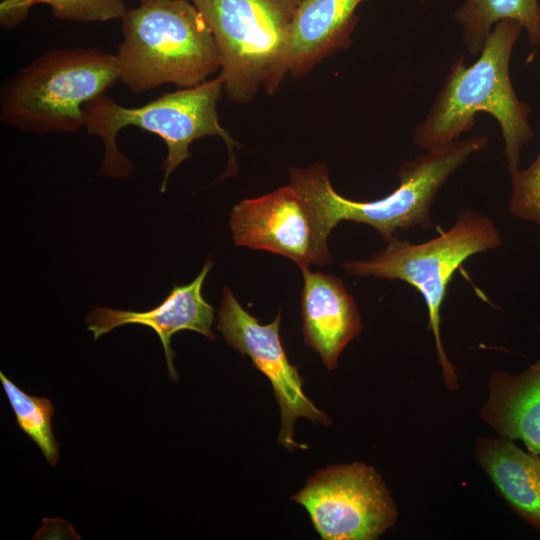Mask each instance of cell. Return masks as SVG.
Segmentation results:
<instances>
[{
    "label": "cell",
    "instance_id": "obj_1",
    "mask_svg": "<svg viewBox=\"0 0 540 540\" xmlns=\"http://www.w3.org/2000/svg\"><path fill=\"white\" fill-rule=\"evenodd\" d=\"M522 26L501 20L492 29L476 61L466 66L464 56L453 63L426 117L413 134V142L429 151L456 141L475 124V115L493 116L504 141L510 176L518 169L524 146L533 136L531 108L513 88L509 63Z\"/></svg>",
    "mask_w": 540,
    "mask_h": 540
},
{
    "label": "cell",
    "instance_id": "obj_2",
    "mask_svg": "<svg viewBox=\"0 0 540 540\" xmlns=\"http://www.w3.org/2000/svg\"><path fill=\"white\" fill-rule=\"evenodd\" d=\"M487 144L486 137H471L405 162L398 171L399 186L374 201H353L339 195L331 185L326 166L321 163L290 168V185L314 212L327 237L340 221L349 220L370 225L389 242L401 231L430 229L433 224L431 207L437 193L454 172Z\"/></svg>",
    "mask_w": 540,
    "mask_h": 540
},
{
    "label": "cell",
    "instance_id": "obj_3",
    "mask_svg": "<svg viewBox=\"0 0 540 540\" xmlns=\"http://www.w3.org/2000/svg\"><path fill=\"white\" fill-rule=\"evenodd\" d=\"M121 19L115 58L119 80L133 92L166 83L194 87L220 69L213 34L188 0H142Z\"/></svg>",
    "mask_w": 540,
    "mask_h": 540
},
{
    "label": "cell",
    "instance_id": "obj_4",
    "mask_svg": "<svg viewBox=\"0 0 540 540\" xmlns=\"http://www.w3.org/2000/svg\"><path fill=\"white\" fill-rule=\"evenodd\" d=\"M224 89L220 76L189 88L162 95L137 108H127L101 95L85 103L82 112L88 134L99 136L105 145V155L99 171L108 177H128L132 163L119 151L116 135L121 128L136 126L158 135L167 146L163 162L164 177L160 192L166 190L172 172L191 156V143L204 136H219L225 142L230 161L225 175L236 169L233 148L238 143L219 122L217 102Z\"/></svg>",
    "mask_w": 540,
    "mask_h": 540
},
{
    "label": "cell",
    "instance_id": "obj_5",
    "mask_svg": "<svg viewBox=\"0 0 540 540\" xmlns=\"http://www.w3.org/2000/svg\"><path fill=\"white\" fill-rule=\"evenodd\" d=\"M119 80L115 55L96 48L53 49L19 70L0 97L8 126L43 134L84 126L82 108Z\"/></svg>",
    "mask_w": 540,
    "mask_h": 540
},
{
    "label": "cell",
    "instance_id": "obj_6",
    "mask_svg": "<svg viewBox=\"0 0 540 540\" xmlns=\"http://www.w3.org/2000/svg\"><path fill=\"white\" fill-rule=\"evenodd\" d=\"M301 0H192L219 54L220 77L233 101L252 100L263 86L278 91L289 72L294 17Z\"/></svg>",
    "mask_w": 540,
    "mask_h": 540
},
{
    "label": "cell",
    "instance_id": "obj_7",
    "mask_svg": "<svg viewBox=\"0 0 540 540\" xmlns=\"http://www.w3.org/2000/svg\"><path fill=\"white\" fill-rule=\"evenodd\" d=\"M502 236L487 215L462 208L451 228L424 243L412 244L397 237L366 260L345 261L347 273L364 277L402 280L423 297L428 310V328L437 351L441 378L452 391L458 389V377L443 348L441 306L455 271L469 257L502 245Z\"/></svg>",
    "mask_w": 540,
    "mask_h": 540
},
{
    "label": "cell",
    "instance_id": "obj_8",
    "mask_svg": "<svg viewBox=\"0 0 540 540\" xmlns=\"http://www.w3.org/2000/svg\"><path fill=\"white\" fill-rule=\"evenodd\" d=\"M291 499L307 510L324 540H374L398 516L380 474L360 462L318 470Z\"/></svg>",
    "mask_w": 540,
    "mask_h": 540
},
{
    "label": "cell",
    "instance_id": "obj_9",
    "mask_svg": "<svg viewBox=\"0 0 540 540\" xmlns=\"http://www.w3.org/2000/svg\"><path fill=\"white\" fill-rule=\"evenodd\" d=\"M281 315L262 325L237 301L229 287H224L217 329L227 343L270 381L281 414V428L277 442L288 450L302 448L294 439V424L304 417L314 423L330 424V418L319 410L304 394L303 380L297 366L292 365L282 347L279 336Z\"/></svg>",
    "mask_w": 540,
    "mask_h": 540
},
{
    "label": "cell",
    "instance_id": "obj_10",
    "mask_svg": "<svg viewBox=\"0 0 540 540\" xmlns=\"http://www.w3.org/2000/svg\"><path fill=\"white\" fill-rule=\"evenodd\" d=\"M230 228L237 246L285 256L300 269L325 265L332 257L314 212L289 184L234 206Z\"/></svg>",
    "mask_w": 540,
    "mask_h": 540
},
{
    "label": "cell",
    "instance_id": "obj_11",
    "mask_svg": "<svg viewBox=\"0 0 540 540\" xmlns=\"http://www.w3.org/2000/svg\"><path fill=\"white\" fill-rule=\"evenodd\" d=\"M207 261L197 277L189 284L174 285L167 297L156 307L147 311H131L94 307L86 317L87 329L97 340L113 329L126 324H140L152 328L162 343L169 377L177 381L174 368L175 353L170 345L171 337L181 330H192L214 340L212 331L214 308L202 295V285L212 268Z\"/></svg>",
    "mask_w": 540,
    "mask_h": 540
},
{
    "label": "cell",
    "instance_id": "obj_12",
    "mask_svg": "<svg viewBox=\"0 0 540 540\" xmlns=\"http://www.w3.org/2000/svg\"><path fill=\"white\" fill-rule=\"evenodd\" d=\"M301 271L304 341L332 370L337 367L344 347L361 332V317L353 297L338 277L308 268Z\"/></svg>",
    "mask_w": 540,
    "mask_h": 540
},
{
    "label": "cell",
    "instance_id": "obj_13",
    "mask_svg": "<svg viewBox=\"0 0 540 540\" xmlns=\"http://www.w3.org/2000/svg\"><path fill=\"white\" fill-rule=\"evenodd\" d=\"M481 419L499 437L521 440L527 451L540 455V359L519 374L494 371Z\"/></svg>",
    "mask_w": 540,
    "mask_h": 540
},
{
    "label": "cell",
    "instance_id": "obj_14",
    "mask_svg": "<svg viewBox=\"0 0 540 540\" xmlns=\"http://www.w3.org/2000/svg\"><path fill=\"white\" fill-rule=\"evenodd\" d=\"M365 0H301L291 36L289 72L302 77L324 58L351 44L356 9Z\"/></svg>",
    "mask_w": 540,
    "mask_h": 540
},
{
    "label": "cell",
    "instance_id": "obj_15",
    "mask_svg": "<svg viewBox=\"0 0 540 540\" xmlns=\"http://www.w3.org/2000/svg\"><path fill=\"white\" fill-rule=\"evenodd\" d=\"M474 457L514 513L540 530V455L503 437H482Z\"/></svg>",
    "mask_w": 540,
    "mask_h": 540
},
{
    "label": "cell",
    "instance_id": "obj_16",
    "mask_svg": "<svg viewBox=\"0 0 540 540\" xmlns=\"http://www.w3.org/2000/svg\"><path fill=\"white\" fill-rule=\"evenodd\" d=\"M462 27V40L472 56H478L501 20L517 21L526 30L532 46L540 44V6L538 0H464L455 12Z\"/></svg>",
    "mask_w": 540,
    "mask_h": 540
},
{
    "label": "cell",
    "instance_id": "obj_17",
    "mask_svg": "<svg viewBox=\"0 0 540 540\" xmlns=\"http://www.w3.org/2000/svg\"><path fill=\"white\" fill-rule=\"evenodd\" d=\"M0 380L19 428L37 445L47 462L55 466L60 445L52 429L53 404L46 397L25 393L3 372Z\"/></svg>",
    "mask_w": 540,
    "mask_h": 540
},
{
    "label": "cell",
    "instance_id": "obj_18",
    "mask_svg": "<svg viewBox=\"0 0 540 540\" xmlns=\"http://www.w3.org/2000/svg\"><path fill=\"white\" fill-rule=\"evenodd\" d=\"M46 4L55 17L74 21H107L122 18L125 0H2L0 24L3 29L22 22L34 5Z\"/></svg>",
    "mask_w": 540,
    "mask_h": 540
},
{
    "label": "cell",
    "instance_id": "obj_19",
    "mask_svg": "<svg viewBox=\"0 0 540 540\" xmlns=\"http://www.w3.org/2000/svg\"><path fill=\"white\" fill-rule=\"evenodd\" d=\"M511 215L535 223L540 230V149L534 162L511 175Z\"/></svg>",
    "mask_w": 540,
    "mask_h": 540
}]
</instances>
